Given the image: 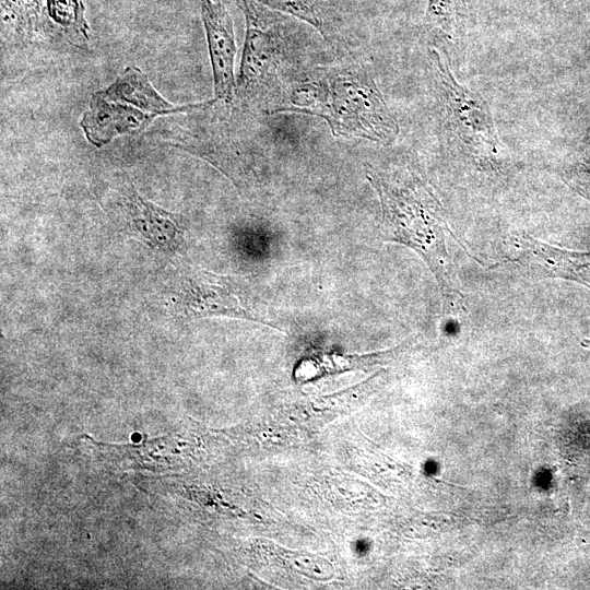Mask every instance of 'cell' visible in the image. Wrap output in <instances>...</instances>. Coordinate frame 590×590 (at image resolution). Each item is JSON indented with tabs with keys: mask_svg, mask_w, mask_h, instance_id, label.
I'll use <instances>...</instances> for the list:
<instances>
[{
	"mask_svg": "<svg viewBox=\"0 0 590 590\" xmlns=\"http://www.w3.org/2000/svg\"><path fill=\"white\" fill-rule=\"evenodd\" d=\"M459 0H429V14L446 32H452Z\"/></svg>",
	"mask_w": 590,
	"mask_h": 590,
	"instance_id": "5bb4252c",
	"label": "cell"
},
{
	"mask_svg": "<svg viewBox=\"0 0 590 590\" xmlns=\"http://www.w3.org/2000/svg\"><path fill=\"white\" fill-rule=\"evenodd\" d=\"M519 245L520 260L543 275L573 280L590 288V252L554 247L529 236H523Z\"/></svg>",
	"mask_w": 590,
	"mask_h": 590,
	"instance_id": "30bf717a",
	"label": "cell"
},
{
	"mask_svg": "<svg viewBox=\"0 0 590 590\" xmlns=\"http://www.w3.org/2000/svg\"><path fill=\"white\" fill-rule=\"evenodd\" d=\"M48 21L72 43L88 40V24L82 0H42Z\"/></svg>",
	"mask_w": 590,
	"mask_h": 590,
	"instance_id": "8fae6325",
	"label": "cell"
},
{
	"mask_svg": "<svg viewBox=\"0 0 590 590\" xmlns=\"http://www.w3.org/2000/svg\"><path fill=\"white\" fill-rule=\"evenodd\" d=\"M123 208L133 232L151 248L170 252L182 243V215L169 212L143 197L129 181L122 196Z\"/></svg>",
	"mask_w": 590,
	"mask_h": 590,
	"instance_id": "52a82bcc",
	"label": "cell"
},
{
	"mask_svg": "<svg viewBox=\"0 0 590 590\" xmlns=\"http://www.w3.org/2000/svg\"><path fill=\"white\" fill-rule=\"evenodd\" d=\"M42 0H1L2 30L25 37L38 26Z\"/></svg>",
	"mask_w": 590,
	"mask_h": 590,
	"instance_id": "7c38bea8",
	"label": "cell"
},
{
	"mask_svg": "<svg viewBox=\"0 0 590 590\" xmlns=\"http://www.w3.org/2000/svg\"><path fill=\"white\" fill-rule=\"evenodd\" d=\"M246 17V36L236 90L249 91L264 80L280 56V39L259 14L255 2L239 0Z\"/></svg>",
	"mask_w": 590,
	"mask_h": 590,
	"instance_id": "ba28073f",
	"label": "cell"
},
{
	"mask_svg": "<svg viewBox=\"0 0 590 590\" xmlns=\"http://www.w3.org/2000/svg\"><path fill=\"white\" fill-rule=\"evenodd\" d=\"M432 56L453 131L473 151L496 153L498 140L486 102L456 81L437 51Z\"/></svg>",
	"mask_w": 590,
	"mask_h": 590,
	"instance_id": "277c9868",
	"label": "cell"
},
{
	"mask_svg": "<svg viewBox=\"0 0 590 590\" xmlns=\"http://www.w3.org/2000/svg\"><path fill=\"white\" fill-rule=\"evenodd\" d=\"M155 118L130 103L105 97L96 91L79 125L92 145L103 148L118 137L142 132Z\"/></svg>",
	"mask_w": 590,
	"mask_h": 590,
	"instance_id": "8992f818",
	"label": "cell"
},
{
	"mask_svg": "<svg viewBox=\"0 0 590 590\" xmlns=\"http://www.w3.org/2000/svg\"><path fill=\"white\" fill-rule=\"evenodd\" d=\"M264 4L275 11L291 14L315 27L327 37L324 20L320 9L312 0H251Z\"/></svg>",
	"mask_w": 590,
	"mask_h": 590,
	"instance_id": "4fadbf2b",
	"label": "cell"
},
{
	"mask_svg": "<svg viewBox=\"0 0 590 590\" xmlns=\"http://www.w3.org/2000/svg\"><path fill=\"white\" fill-rule=\"evenodd\" d=\"M97 92L105 97L130 103L156 117L204 109L217 101L214 97L202 103L172 104L158 93L146 74L134 66L126 67L108 86Z\"/></svg>",
	"mask_w": 590,
	"mask_h": 590,
	"instance_id": "9c48e42d",
	"label": "cell"
},
{
	"mask_svg": "<svg viewBox=\"0 0 590 590\" xmlns=\"http://www.w3.org/2000/svg\"><path fill=\"white\" fill-rule=\"evenodd\" d=\"M367 178L381 203L384 238L420 253L436 276L445 299L455 304L461 291L448 253V226L438 200L415 177L390 179L370 172Z\"/></svg>",
	"mask_w": 590,
	"mask_h": 590,
	"instance_id": "6da1fadb",
	"label": "cell"
},
{
	"mask_svg": "<svg viewBox=\"0 0 590 590\" xmlns=\"http://www.w3.org/2000/svg\"><path fill=\"white\" fill-rule=\"evenodd\" d=\"M194 1L205 32L215 98L229 103L236 92L234 61L237 47L233 21L222 2Z\"/></svg>",
	"mask_w": 590,
	"mask_h": 590,
	"instance_id": "5b68a950",
	"label": "cell"
},
{
	"mask_svg": "<svg viewBox=\"0 0 590 590\" xmlns=\"http://www.w3.org/2000/svg\"><path fill=\"white\" fill-rule=\"evenodd\" d=\"M172 302L174 311L184 318L226 316L274 327L244 279L193 266L182 269Z\"/></svg>",
	"mask_w": 590,
	"mask_h": 590,
	"instance_id": "3957f363",
	"label": "cell"
},
{
	"mask_svg": "<svg viewBox=\"0 0 590 590\" xmlns=\"http://www.w3.org/2000/svg\"><path fill=\"white\" fill-rule=\"evenodd\" d=\"M290 110L322 117L333 133L373 141H391L398 126L374 81L357 70H330L303 84Z\"/></svg>",
	"mask_w": 590,
	"mask_h": 590,
	"instance_id": "7a4b0ae2",
	"label": "cell"
}]
</instances>
